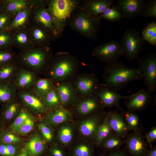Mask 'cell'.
<instances>
[{
	"mask_svg": "<svg viewBox=\"0 0 156 156\" xmlns=\"http://www.w3.org/2000/svg\"><path fill=\"white\" fill-rule=\"evenodd\" d=\"M12 17L1 10L0 11V31L6 29L12 21Z\"/></svg>",
	"mask_w": 156,
	"mask_h": 156,
	"instance_id": "cell-44",
	"label": "cell"
},
{
	"mask_svg": "<svg viewBox=\"0 0 156 156\" xmlns=\"http://www.w3.org/2000/svg\"><path fill=\"white\" fill-rule=\"evenodd\" d=\"M0 155L2 156H8L6 144H0Z\"/></svg>",
	"mask_w": 156,
	"mask_h": 156,
	"instance_id": "cell-51",
	"label": "cell"
},
{
	"mask_svg": "<svg viewBox=\"0 0 156 156\" xmlns=\"http://www.w3.org/2000/svg\"><path fill=\"white\" fill-rule=\"evenodd\" d=\"M79 64L76 58L65 52L57 54L52 63L48 75L54 82L71 81L78 74Z\"/></svg>",
	"mask_w": 156,
	"mask_h": 156,
	"instance_id": "cell-2",
	"label": "cell"
},
{
	"mask_svg": "<svg viewBox=\"0 0 156 156\" xmlns=\"http://www.w3.org/2000/svg\"><path fill=\"white\" fill-rule=\"evenodd\" d=\"M73 135V131L70 125H66L62 126L59 131L58 137L62 143L66 144L72 140Z\"/></svg>",
	"mask_w": 156,
	"mask_h": 156,
	"instance_id": "cell-35",
	"label": "cell"
},
{
	"mask_svg": "<svg viewBox=\"0 0 156 156\" xmlns=\"http://www.w3.org/2000/svg\"><path fill=\"white\" fill-rule=\"evenodd\" d=\"M146 156H156V148L155 146L151 147L148 150Z\"/></svg>",
	"mask_w": 156,
	"mask_h": 156,
	"instance_id": "cell-52",
	"label": "cell"
},
{
	"mask_svg": "<svg viewBox=\"0 0 156 156\" xmlns=\"http://www.w3.org/2000/svg\"><path fill=\"white\" fill-rule=\"evenodd\" d=\"M30 1L25 0H9L4 1L1 11L12 16L21 11L31 7Z\"/></svg>",
	"mask_w": 156,
	"mask_h": 156,
	"instance_id": "cell-24",
	"label": "cell"
},
{
	"mask_svg": "<svg viewBox=\"0 0 156 156\" xmlns=\"http://www.w3.org/2000/svg\"><path fill=\"white\" fill-rule=\"evenodd\" d=\"M51 153L52 156H65L64 153L62 149L57 147L52 149Z\"/></svg>",
	"mask_w": 156,
	"mask_h": 156,
	"instance_id": "cell-50",
	"label": "cell"
},
{
	"mask_svg": "<svg viewBox=\"0 0 156 156\" xmlns=\"http://www.w3.org/2000/svg\"><path fill=\"white\" fill-rule=\"evenodd\" d=\"M152 99L151 93L147 89L142 88L126 99L125 104L129 111H139L145 109Z\"/></svg>",
	"mask_w": 156,
	"mask_h": 156,
	"instance_id": "cell-14",
	"label": "cell"
},
{
	"mask_svg": "<svg viewBox=\"0 0 156 156\" xmlns=\"http://www.w3.org/2000/svg\"><path fill=\"white\" fill-rule=\"evenodd\" d=\"M13 44L25 50L33 46L28 29L27 28L11 31Z\"/></svg>",
	"mask_w": 156,
	"mask_h": 156,
	"instance_id": "cell-21",
	"label": "cell"
},
{
	"mask_svg": "<svg viewBox=\"0 0 156 156\" xmlns=\"http://www.w3.org/2000/svg\"><path fill=\"white\" fill-rule=\"evenodd\" d=\"M13 45L11 32L6 30L0 31V49H6Z\"/></svg>",
	"mask_w": 156,
	"mask_h": 156,
	"instance_id": "cell-39",
	"label": "cell"
},
{
	"mask_svg": "<svg viewBox=\"0 0 156 156\" xmlns=\"http://www.w3.org/2000/svg\"><path fill=\"white\" fill-rule=\"evenodd\" d=\"M79 97L94 94L99 84L94 73L78 74L72 81Z\"/></svg>",
	"mask_w": 156,
	"mask_h": 156,
	"instance_id": "cell-8",
	"label": "cell"
},
{
	"mask_svg": "<svg viewBox=\"0 0 156 156\" xmlns=\"http://www.w3.org/2000/svg\"><path fill=\"white\" fill-rule=\"evenodd\" d=\"M93 148L92 145L87 143H81L74 148L73 156H93Z\"/></svg>",
	"mask_w": 156,
	"mask_h": 156,
	"instance_id": "cell-37",
	"label": "cell"
},
{
	"mask_svg": "<svg viewBox=\"0 0 156 156\" xmlns=\"http://www.w3.org/2000/svg\"><path fill=\"white\" fill-rule=\"evenodd\" d=\"M142 37L152 45H156V23L153 21L149 24L142 32Z\"/></svg>",
	"mask_w": 156,
	"mask_h": 156,
	"instance_id": "cell-34",
	"label": "cell"
},
{
	"mask_svg": "<svg viewBox=\"0 0 156 156\" xmlns=\"http://www.w3.org/2000/svg\"><path fill=\"white\" fill-rule=\"evenodd\" d=\"M46 105L51 108L61 106L57 92L55 87L42 97Z\"/></svg>",
	"mask_w": 156,
	"mask_h": 156,
	"instance_id": "cell-33",
	"label": "cell"
},
{
	"mask_svg": "<svg viewBox=\"0 0 156 156\" xmlns=\"http://www.w3.org/2000/svg\"><path fill=\"white\" fill-rule=\"evenodd\" d=\"M120 43L124 55L127 60L131 61L139 58L145 40L139 32L134 29H128L123 34Z\"/></svg>",
	"mask_w": 156,
	"mask_h": 156,
	"instance_id": "cell-5",
	"label": "cell"
},
{
	"mask_svg": "<svg viewBox=\"0 0 156 156\" xmlns=\"http://www.w3.org/2000/svg\"><path fill=\"white\" fill-rule=\"evenodd\" d=\"M100 20L98 16H94L84 8L74 16L71 25L76 31L91 39L97 37L100 25Z\"/></svg>",
	"mask_w": 156,
	"mask_h": 156,
	"instance_id": "cell-4",
	"label": "cell"
},
{
	"mask_svg": "<svg viewBox=\"0 0 156 156\" xmlns=\"http://www.w3.org/2000/svg\"><path fill=\"white\" fill-rule=\"evenodd\" d=\"M12 89L8 82H0V101L6 103L12 98Z\"/></svg>",
	"mask_w": 156,
	"mask_h": 156,
	"instance_id": "cell-36",
	"label": "cell"
},
{
	"mask_svg": "<svg viewBox=\"0 0 156 156\" xmlns=\"http://www.w3.org/2000/svg\"><path fill=\"white\" fill-rule=\"evenodd\" d=\"M107 113L102 111L96 113L81 122L79 127L81 133L86 137L93 138Z\"/></svg>",
	"mask_w": 156,
	"mask_h": 156,
	"instance_id": "cell-15",
	"label": "cell"
},
{
	"mask_svg": "<svg viewBox=\"0 0 156 156\" xmlns=\"http://www.w3.org/2000/svg\"><path fill=\"white\" fill-rule=\"evenodd\" d=\"M109 156H127L124 153L120 151H116L111 153Z\"/></svg>",
	"mask_w": 156,
	"mask_h": 156,
	"instance_id": "cell-54",
	"label": "cell"
},
{
	"mask_svg": "<svg viewBox=\"0 0 156 156\" xmlns=\"http://www.w3.org/2000/svg\"><path fill=\"white\" fill-rule=\"evenodd\" d=\"M125 121L130 130L133 132L141 131V125L138 115L134 112L125 111L121 109Z\"/></svg>",
	"mask_w": 156,
	"mask_h": 156,
	"instance_id": "cell-28",
	"label": "cell"
},
{
	"mask_svg": "<svg viewBox=\"0 0 156 156\" xmlns=\"http://www.w3.org/2000/svg\"><path fill=\"white\" fill-rule=\"evenodd\" d=\"M24 148L30 156H39L45 150L46 142L39 135L36 134L25 144Z\"/></svg>",
	"mask_w": 156,
	"mask_h": 156,
	"instance_id": "cell-23",
	"label": "cell"
},
{
	"mask_svg": "<svg viewBox=\"0 0 156 156\" xmlns=\"http://www.w3.org/2000/svg\"><path fill=\"white\" fill-rule=\"evenodd\" d=\"M31 8V7L28 8L18 13L5 30L11 32L27 28Z\"/></svg>",
	"mask_w": 156,
	"mask_h": 156,
	"instance_id": "cell-20",
	"label": "cell"
},
{
	"mask_svg": "<svg viewBox=\"0 0 156 156\" xmlns=\"http://www.w3.org/2000/svg\"><path fill=\"white\" fill-rule=\"evenodd\" d=\"M33 121L30 116L25 120L16 131L23 134H27L30 132L34 127Z\"/></svg>",
	"mask_w": 156,
	"mask_h": 156,
	"instance_id": "cell-42",
	"label": "cell"
},
{
	"mask_svg": "<svg viewBox=\"0 0 156 156\" xmlns=\"http://www.w3.org/2000/svg\"><path fill=\"white\" fill-rule=\"evenodd\" d=\"M103 156V155H101V156Z\"/></svg>",
	"mask_w": 156,
	"mask_h": 156,
	"instance_id": "cell-56",
	"label": "cell"
},
{
	"mask_svg": "<svg viewBox=\"0 0 156 156\" xmlns=\"http://www.w3.org/2000/svg\"><path fill=\"white\" fill-rule=\"evenodd\" d=\"M20 139L14 134L6 133L3 134L1 138V141L5 144H11L19 142Z\"/></svg>",
	"mask_w": 156,
	"mask_h": 156,
	"instance_id": "cell-47",
	"label": "cell"
},
{
	"mask_svg": "<svg viewBox=\"0 0 156 156\" xmlns=\"http://www.w3.org/2000/svg\"><path fill=\"white\" fill-rule=\"evenodd\" d=\"M140 80L142 77L138 68L129 67L118 60L106 63L104 67V84L116 92L130 82Z\"/></svg>",
	"mask_w": 156,
	"mask_h": 156,
	"instance_id": "cell-1",
	"label": "cell"
},
{
	"mask_svg": "<svg viewBox=\"0 0 156 156\" xmlns=\"http://www.w3.org/2000/svg\"><path fill=\"white\" fill-rule=\"evenodd\" d=\"M98 17L100 19H104L112 22L120 21L124 18L118 8L115 5L108 8Z\"/></svg>",
	"mask_w": 156,
	"mask_h": 156,
	"instance_id": "cell-30",
	"label": "cell"
},
{
	"mask_svg": "<svg viewBox=\"0 0 156 156\" xmlns=\"http://www.w3.org/2000/svg\"><path fill=\"white\" fill-rule=\"evenodd\" d=\"M7 151L8 156H16L17 152V148L11 144H6Z\"/></svg>",
	"mask_w": 156,
	"mask_h": 156,
	"instance_id": "cell-49",
	"label": "cell"
},
{
	"mask_svg": "<svg viewBox=\"0 0 156 156\" xmlns=\"http://www.w3.org/2000/svg\"><path fill=\"white\" fill-rule=\"evenodd\" d=\"M16 156H30L28 153L24 148H23Z\"/></svg>",
	"mask_w": 156,
	"mask_h": 156,
	"instance_id": "cell-53",
	"label": "cell"
},
{
	"mask_svg": "<svg viewBox=\"0 0 156 156\" xmlns=\"http://www.w3.org/2000/svg\"><path fill=\"white\" fill-rule=\"evenodd\" d=\"M47 118L49 123L55 125L69 121L71 116L69 111L60 106L53 109L48 115Z\"/></svg>",
	"mask_w": 156,
	"mask_h": 156,
	"instance_id": "cell-25",
	"label": "cell"
},
{
	"mask_svg": "<svg viewBox=\"0 0 156 156\" xmlns=\"http://www.w3.org/2000/svg\"><path fill=\"white\" fill-rule=\"evenodd\" d=\"M124 143L125 140L114 133L103 140L100 145L106 150H112L120 147Z\"/></svg>",
	"mask_w": 156,
	"mask_h": 156,
	"instance_id": "cell-31",
	"label": "cell"
},
{
	"mask_svg": "<svg viewBox=\"0 0 156 156\" xmlns=\"http://www.w3.org/2000/svg\"><path fill=\"white\" fill-rule=\"evenodd\" d=\"M79 4L74 0H52L47 8L55 23L58 35L62 33Z\"/></svg>",
	"mask_w": 156,
	"mask_h": 156,
	"instance_id": "cell-3",
	"label": "cell"
},
{
	"mask_svg": "<svg viewBox=\"0 0 156 156\" xmlns=\"http://www.w3.org/2000/svg\"><path fill=\"white\" fill-rule=\"evenodd\" d=\"M28 30L33 46L46 47L51 40V34L36 22L31 25Z\"/></svg>",
	"mask_w": 156,
	"mask_h": 156,
	"instance_id": "cell-19",
	"label": "cell"
},
{
	"mask_svg": "<svg viewBox=\"0 0 156 156\" xmlns=\"http://www.w3.org/2000/svg\"><path fill=\"white\" fill-rule=\"evenodd\" d=\"M138 60L137 68L140 70L144 83L151 92L156 90V54L152 52Z\"/></svg>",
	"mask_w": 156,
	"mask_h": 156,
	"instance_id": "cell-6",
	"label": "cell"
},
{
	"mask_svg": "<svg viewBox=\"0 0 156 156\" xmlns=\"http://www.w3.org/2000/svg\"><path fill=\"white\" fill-rule=\"evenodd\" d=\"M145 138L148 144L151 146V144L156 140V127H155L147 133H145Z\"/></svg>",
	"mask_w": 156,
	"mask_h": 156,
	"instance_id": "cell-48",
	"label": "cell"
},
{
	"mask_svg": "<svg viewBox=\"0 0 156 156\" xmlns=\"http://www.w3.org/2000/svg\"><path fill=\"white\" fill-rule=\"evenodd\" d=\"M114 0H92L88 1L84 9L96 16L102 14L108 8L114 3Z\"/></svg>",
	"mask_w": 156,
	"mask_h": 156,
	"instance_id": "cell-22",
	"label": "cell"
},
{
	"mask_svg": "<svg viewBox=\"0 0 156 156\" xmlns=\"http://www.w3.org/2000/svg\"><path fill=\"white\" fill-rule=\"evenodd\" d=\"M54 81L50 78L40 79L36 83L35 89L38 96L42 97L55 87Z\"/></svg>",
	"mask_w": 156,
	"mask_h": 156,
	"instance_id": "cell-32",
	"label": "cell"
},
{
	"mask_svg": "<svg viewBox=\"0 0 156 156\" xmlns=\"http://www.w3.org/2000/svg\"><path fill=\"white\" fill-rule=\"evenodd\" d=\"M142 15L146 18H156V0L147 1Z\"/></svg>",
	"mask_w": 156,
	"mask_h": 156,
	"instance_id": "cell-40",
	"label": "cell"
},
{
	"mask_svg": "<svg viewBox=\"0 0 156 156\" xmlns=\"http://www.w3.org/2000/svg\"><path fill=\"white\" fill-rule=\"evenodd\" d=\"M108 113L92 138L97 145H100L103 140L114 133L109 122Z\"/></svg>",
	"mask_w": 156,
	"mask_h": 156,
	"instance_id": "cell-27",
	"label": "cell"
},
{
	"mask_svg": "<svg viewBox=\"0 0 156 156\" xmlns=\"http://www.w3.org/2000/svg\"><path fill=\"white\" fill-rule=\"evenodd\" d=\"M93 55L106 63L118 60L124 55L122 47L120 43L112 40L96 47L93 50Z\"/></svg>",
	"mask_w": 156,
	"mask_h": 156,
	"instance_id": "cell-7",
	"label": "cell"
},
{
	"mask_svg": "<svg viewBox=\"0 0 156 156\" xmlns=\"http://www.w3.org/2000/svg\"><path fill=\"white\" fill-rule=\"evenodd\" d=\"M29 116L28 114L23 110H21L10 126L11 129L16 132L25 120Z\"/></svg>",
	"mask_w": 156,
	"mask_h": 156,
	"instance_id": "cell-41",
	"label": "cell"
},
{
	"mask_svg": "<svg viewBox=\"0 0 156 156\" xmlns=\"http://www.w3.org/2000/svg\"><path fill=\"white\" fill-rule=\"evenodd\" d=\"M108 119L110 126L114 133L122 139L125 138L130 130L125 121L122 112L115 111L109 112Z\"/></svg>",
	"mask_w": 156,
	"mask_h": 156,
	"instance_id": "cell-17",
	"label": "cell"
},
{
	"mask_svg": "<svg viewBox=\"0 0 156 156\" xmlns=\"http://www.w3.org/2000/svg\"><path fill=\"white\" fill-rule=\"evenodd\" d=\"M99 99L104 108L118 107L121 100L127 99L130 95L122 96L111 89L105 84L100 83L94 94Z\"/></svg>",
	"mask_w": 156,
	"mask_h": 156,
	"instance_id": "cell-13",
	"label": "cell"
},
{
	"mask_svg": "<svg viewBox=\"0 0 156 156\" xmlns=\"http://www.w3.org/2000/svg\"><path fill=\"white\" fill-rule=\"evenodd\" d=\"M4 1L0 0V11L2 10Z\"/></svg>",
	"mask_w": 156,
	"mask_h": 156,
	"instance_id": "cell-55",
	"label": "cell"
},
{
	"mask_svg": "<svg viewBox=\"0 0 156 156\" xmlns=\"http://www.w3.org/2000/svg\"><path fill=\"white\" fill-rule=\"evenodd\" d=\"M75 103V111L81 115H92L102 111L104 108L94 94L79 97Z\"/></svg>",
	"mask_w": 156,
	"mask_h": 156,
	"instance_id": "cell-9",
	"label": "cell"
},
{
	"mask_svg": "<svg viewBox=\"0 0 156 156\" xmlns=\"http://www.w3.org/2000/svg\"><path fill=\"white\" fill-rule=\"evenodd\" d=\"M125 141L127 148L132 156H146L148 144L141 132L128 134Z\"/></svg>",
	"mask_w": 156,
	"mask_h": 156,
	"instance_id": "cell-12",
	"label": "cell"
},
{
	"mask_svg": "<svg viewBox=\"0 0 156 156\" xmlns=\"http://www.w3.org/2000/svg\"><path fill=\"white\" fill-rule=\"evenodd\" d=\"M72 81L56 82L54 85L61 105L64 107L73 105L79 98L72 85Z\"/></svg>",
	"mask_w": 156,
	"mask_h": 156,
	"instance_id": "cell-16",
	"label": "cell"
},
{
	"mask_svg": "<svg viewBox=\"0 0 156 156\" xmlns=\"http://www.w3.org/2000/svg\"><path fill=\"white\" fill-rule=\"evenodd\" d=\"M13 57L12 52L5 49H0V65L10 63Z\"/></svg>",
	"mask_w": 156,
	"mask_h": 156,
	"instance_id": "cell-45",
	"label": "cell"
},
{
	"mask_svg": "<svg viewBox=\"0 0 156 156\" xmlns=\"http://www.w3.org/2000/svg\"><path fill=\"white\" fill-rule=\"evenodd\" d=\"M36 8L34 14L35 22L45 28L52 36H57L55 23L47 9L42 6H38Z\"/></svg>",
	"mask_w": 156,
	"mask_h": 156,
	"instance_id": "cell-18",
	"label": "cell"
},
{
	"mask_svg": "<svg viewBox=\"0 0 156 156\" xmlns=\"http://www.w3.org/2000/svg\"><path fill=\"white\" fill-rule=\"evenodd\" d=\"M146 0H118L116 5L124 18L133 19L142 15Z\"/></svg>",
	"mask_w": 156,
	"mask_h": 156,
	"instance_id": "cell-11",
	"label": "cell"
},
{
	"mask_svg": "<svg viewBox=\"0 0 156 156\" xmlns=\"http://www.w3.org/2000/svg\"><path fill=\"white\" fill-rule=\"evenodd\" d=\"M19 106L15 103H13L8 105L3 112L5 118L8 120L11 119L18 110Z\"/></svg>",
	"mask_w": 156,
	"mask_h": 156,
	"instance_id": "cell-43",
	"label": "cell"
},
{
	"mask_svg": "<svg viewBox=\"0 0 156 156\" xmlns=\"http://www.w3.org/2000/svg\"><path fill=\"white\" fill-rule=\"evenodd\" d=\"M38 96L29 92H23L21 94V99L29 107L37 112H45L47 110L46 106Z\"/></svg>",
	"mask_w": 156,
	"mask_h": 156,
	"instance_id": "cell-26",
	"label": "cell"
},
{
	"mask_svg": "<svg viewBox=\"0 0 156 156\" xmlns=\"http://www.w3.org/2000/svg\"><path fill=\"white\" fill-rule=\"evenodd\" d=\"M46 47L26 49L22 56L23 62L29 66L36 69L45 65L49 57L48 49Z\"/></svg>",
	"mask_w": 156,
	"mask_h": 156,
	"instance_id": "cell-10",
	"label": "cell"
},
{
	"mask_svg": "<svg viewBox=\"0 0 156 156\" xmlns=\"http://www.w3.org/2000/svg\"><path fill=\"white\" fill-rule=\"evenodd\" d=\"M35 76L34 73L23 70L19 73L16 80V84L19 88H27L34 82Z\"/></svg>",
	"mask_w": 156,
	"mask_h": 156,
	"instance_id": "cell-29",
	"label": "cell"
},
{
	"mask_svg": "<svg viewBox=\"0 0 156 156\" xmlns=\"http://www.w3.org/2000/svg\"><path fill=\"white\" fill-rule=\"evenodd\" d=\"M38 127L45 140L47 141H51L53 138V134L50 129L43 123L39 124Z\"/></svg>",
	"mask_w": 156,
	"mask_h": 156,
	"instance_id": "cell-46",
	"label": "cell"
},
{
	"mask_svg": "<svg viewBox=\"0 0 156 156\" xmlns=\"http://www.w3.org/2000/svg\"><path fill=\"white\" fill-rule=\"evenodd\" d=\"M15 69L10 62L0 65V82H8Z\"/></svg>",
	"mask_w": 156,
	"mask_h": 156,
	"instance_id": "cell-38",
	"label": "cell"
}]
</instances>
